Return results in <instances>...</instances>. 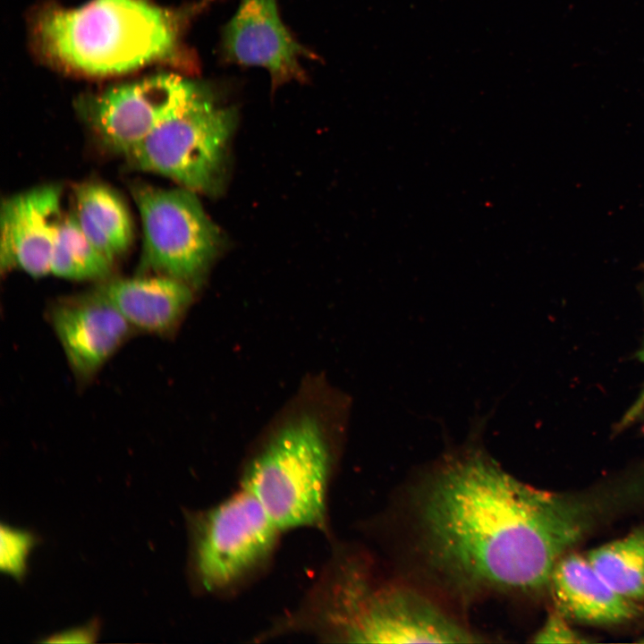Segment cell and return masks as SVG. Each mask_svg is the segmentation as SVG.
Here are the masks:
<instances>
[{
  "label": "cell",
  "mask_w": 644,
  "mask_h": 644,
  "mask_svg": "<svg viewBox=\"0 0 644 644\" xmlns=\"http://www.w3.org/2000/svg\"><path fill=\"white\" fill-rule=\"evenodd\" d=\"M603 501L530 487L481 457L441 469L419 522L431 558L471 588L532 591L597 521Z\"/></svg>",
  "instance_id": "obj_1"
},
{
  "label": "cell",
  "mask_w": 644,
  "mask_h": 644,
  "mask_svg": "<svg viewBox=\"0 0 644 644\" xmlns=\"http://www.w3.org/2000/svg\"><path fill=\"white\" fill-rule=\"evenodd\" d=\"M35 29L51 60L78 72L109 75L177 54L181 15L146 0H93L77 9H49Z\"/></svg>",
  "instance_id": "obj_2"
},
{
  "label": "cell",
  "mask_w": 644,
  "mask_h": 644,
  "mask_svg": "<svg viewBox=\"0 0 644 644\" xmlns=\"http://www.w3.org/2000/svg\"><path fill=\"white\" fill-rule=\"evenodd\" d=\"M332 465L322 421L305 413L280 428L251 459L244 488L279 530L321 527Z\"/></svg>",
  "instance_id": "obj_3"
},
{
  "label": "cell",
  "mask_w": 644,
  "mask_h": 644,
  "mask_svg": "<svg viewBox=\"0 0 644 644\" xmlns=\"http://www.w3.org/2000/svg\"><path fill=\"white\" fill-rule=\"evenodd\" d=\"M233 108L195 82L187 97L128 155L134 167L166 176L192 191L219 187Z\"/></svg>",
  "instance_id": "obj_4"
},
{
  "label": "cell",
  "mask_w": 644,
  "mask_h": 644,
  "mask_svg": "<svg viewBox=\"0 0 644 644\" xmlns=\"http://www.w3.org/2000/svg\"><path fill=\"white\" fill-rule=\"evenodd\" d=\"M131 194L144 235L141 267L190 285L197 282L220 237L193 191L136 184Z\"/></svg>",
  "instance_id": "obj_5"
},
{
  "label": "cell",
  "mask_w": 644,
  "mask_h": 644,
  "mask_svg": "<svg viewBox=\"0 0 644 644\" xmlns=\"http://www.w3.org/2000/svg\"><path fill=\"white\" fill-rule=\"evenodd\" d=\"M191 571L207 590L226 587L270 552L279 529L249 490L192 517Z\"/></svg>",
  "instance_id": "obj_6"
},
{
  "label": "cell",
  "mask_w": 644,
  "mask_h": 644,
  "mask_svg": "<svg viewBox=\"0 0 644 644\" xmlns=\"http://www.w3.org/2000/svg\"><path fill=\"white\" fill-rule=\"evenodd\" d=\"M332 623L352 642L471 643L477 636L434 603L406 589H365L357 583L340 591Z\"/></svg>",
  "instance_id": "obj_7"
},
{
  "label": "cell",
  "mask_w": 644,
  "mask_h": 644,
  "mask_svg": "<svg viewBox=\"0 0 644 644\" xmlns=\"http://www.w3.org/2000/svg\"><path fill=\"white\" fill-rule=\"evenodd\" d=\"M194 84L165 74L111 88L88 101L87 120L107 147L127 156L178 106Z\"/></svg>",
  "instance_id": "obj_8"
},
{
  "label": "cell",
  "mask_w": 644,
  "mask_h": 644,
  "mask_svg": "<svg viewBox=\"0 0 644 644\" xmlns=\"http://www.w3.org/2000/svg\"><path fill=\"white\" fill-rule=\"evenodd\" d=\"M49 322L75 377L92 379L134 329L96 288L52 304Z\"/></svg>",
  "instance_id": "obj_9"
},
{
  "label": "cell",
  "mask_w": 644,
  "mask_h": 644,
  "mask_svg": "<svg viewBox=\"0 0 644 644\" xmlns=\"http://www.w3.org/2000/svg\"><path fill=\"white\" fill-rule=\"evenodd\" d=\"M227 62L264 67L273 86L307 80L301 58H316L280 18L276 0H242L222 37Z\"/></svg>",
  "instance_id": "obj_10"
},
{
  "label": "cell",
  "mask_w": 644,
  "mask_h": 644,
  "mask_svg": "<svg viewBox=\"0 0 644 644\" xmlns=\"http://www.w3.org/2000/svg\"><path fill=\"white\" fill-rule=\"evenodd\" d=\"M62 189L38 186L13 195L1 208V268L19 267L32 277L50 273Z\"/></svg>",
  "instance_id": "obj_11"
},
{
  "label": "cell",
  "mask_w": 644,
  "mask_h": 644,
  "mask_svg": "<svg viewBox=\"0 0 644 644\" xmlns=\"http://www.w3.org/2000/svg\"><path fill=\"white\" fill-rule=\"evenodd\" d=\"M548 586L557 612L581 623H621L640 613L638 602L614 591L587 556L576 554L562 556L552 571Z\"/></svg>",
  "instance_id": "obj_12"
},
{
  "label": "cell",
  "mask_w": 644,
  "mask_h": 644,
  "mask_svg": "<svg viewBox=\"0 0 644 644\" xmlns=\"http://www.w3.org/2000/svg\"><path fill=\"white\" fill-rule=\"evenodd\" d=\"M134 330L166 336L192 301L191 286L157 275L107 280L96 287Z\"/></svg>",
  "instance_id": "obj_13"
},
{
  "label": "cell",
  "mask_w": 644,
  "mask_h": 644,
  "mask_svg": "<svg viewBox=\"0 0 644 644\" xmlns=\"http://www.w3.org/2000/svg\"><path fill=\"white\" fill-rule=\"evenodd\" d=\"M75 215L90 242L110 261L123 254L133 238L131 216L121 198L109 187L88 182L76 191Z\"/></svg>",
  "instance_id": "obj_14"
},
{
  "label": "cell",
  "mask_w": 644,
  "mask_h": 644,
  "mask_svg": "<svg viewBox=\"0 0 644 644\" xmlns=\"http://www.w3.org/2000/svg\"><path fill=\"white\" fill-rule=\"evenodd\" d=\"M587 557L614 591L635 602L644 600V530L602 545Z\"/></svg>",
  "instance_id": "obj_15"
},
{
  "label": "cell",
  "mask_w": 644,
  "mask_h": 644,
  "mask_svg": "<svg viewBox=\"0 0 644 644\" xmlns=\"http://www.w3.org/2000/svg\"><path fill=\"white\" fill-rule=\"evenodd\" d=\"M113 266L87 238L75 212L59 219L51 254V274L76 281L106 279Z\"/></svg>",
  "instance_id": "obj_16"
},
{
  "label": "cell",
  "mask_w": 644,
  "mask_h": 644,
  "mask_svg": "<svg viewBox=\"0 0 644 644\" xmlns=\"http://www.w3.org/2000/svg\"><path fill=\"white\" fill-rule=\"evenodd\" d=\"M1 571L17 580H22L27 560L31 548L36 544V538L27 530L1 525Z\"/></svg>",
  "instance_id": "obj_17"
},
{
  "label": "cell",
  "mask_w": 644,
  "mask_h": 644,
  "mask_svg": "<svg viewBox=\"0 0 644 644\" xmlns=\"http://www.w3.org/2000/svg\"><path fill=\"white\" fill-rule=\"evenodd\" d=\"M559 612L548 616L534 636L537 643H583L588 640L573 630Z\"/></svg>",
  "instance_id": "obj_18"
},
{
  "label": "cell",
  "mask_w": 644,
  "mask_h": 644,
  "mask_svg": "<svg viewBox=\"0 0 644 644\" xmlns=\"http://www.w3.org/2000/svg\"><path fill=\"white\" fill-rule=\"evenodd\" d=\"M99 632V623L97 621H92L87 625L73 628L69 631H64L55 635H52L48 639L43 640L44 642L51 643H64V642H80V643H90L95 641Z\"/></svg>",
  "instance_id": "obj_19"
},
{
  "label": "cell",
  "mask_w": 644,
  "mask_h": 644,
  "mask_svg": "<svg viewBox=\"0 0 644 644\" xmlns=\"http://www.w3.org/2000/svg\"><path fill=\"white\" fill-rule=\"evenodd\" d=\"M639 360L644 364V343L638 353ZM644 414V385L639 393V395L623 414L619 422V428L630 426Z\"/></svg>",
  "instance_id": "obj_20"
}]
</instances>
